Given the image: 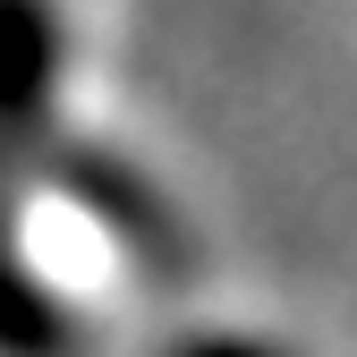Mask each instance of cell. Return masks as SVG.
<instances>
[{"mask_svg":"<svg viewBox=\"0 0 357 357\" xmlns=\"http://www.w3.org/2000/svg\"><path fill=\"white\" fill-rule=\"evenodd\" d=\"M52 85H60V9L0 0V213L17 204V178L52 145Z\"/></svg>","mask_w":357,"mask_h":357,"instance_id":"cell-1","label":"cell"},{"mask_svg":"<svg viewBox=\"0 0 357 357\" xmlns=\"http://www.w3.org/2000/svg\"><path fill=\"white\" fill-rule=\"evenodd\" d=\"M43 162H52V178H60V188L94 213L137 264H153V273H188V255H196V247H188V221L162 204L153 178L128 170V153H102V145H43Z\"/></svg>","mask_w":357,"mask_h":357,"instance_id":"cell-2","label":"cell"},{"mask_svg":"<svg viewBox=\"0 0 357 357\" xmlns=\"http://www.w3.org/2000/svg\"><path fill=\"white\" fill-rule=\"evenodd\" d=\"M0 357H77V315L9 238H0Z\"/></svg>","mask_w":357,"mask_h":357,"instance_id":"cell-3","label":"cell"},{"mask_svg":"<svg viewBox=\"0 0 357 357\" xmlns=\"http://www.w3.org/2000/svg\"><path fill=\"white\" fill-rule=\"evenodd\" d=\"M170 357H289L273 340H247V332H196V340H178Z\"/></svg>","mask_w":357,"mask_h":357,"instance_id":"cell-4","label":"cell"}]
</instances>
